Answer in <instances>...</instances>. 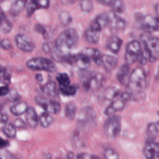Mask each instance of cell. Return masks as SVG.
<instances>
[{
    "label": "cell",
    "instance_id": "7bdbcfd3",
    "mask_svg": "<svg viewBox=\"0 0 159 159\" xmlns=\"http://www.w3.org/2000/svg\"><path fill=\"white\" fill-rule=\"evenodd\" d=\"M1 47L5 50H9L12 48V45L11 43V42L8 39H3L1 41L0 43Z\"/></svg>",
    "mask_w": 159,
    "mask_h": 159
},
{
    "label": "cell",
    "instance_id": "4fadbf2b",
    "mask_svg": "<svg viewBox=\"0 0 159 159\" xmlns=\"http://www.w3.org/2000/svg\"><path fill=\"white\" fill-rule=\"evenodd\" d=\"M74 64L81 71L86 70L90 66L91 60L84 53H78L74 55Z\"/></svg>",
    "mask_w": 159,
    "mask_h": 159
},
{
    "label": "cell",
    "instance_id": "484cf974",
    "mask_svg": "<svg viewBox=\"0 0 159 159\" xmlns=\"http://www.w3.org/2000/svg\"><path fill=\"white\" fill-rule=\"evenodd\" d=\"M54 121L53 117L47 112H43L39 117V122L42 127H48Z\"/></svg>",
    "mask_w": 159,
    "mask_h": 159
},
{
    "label": "cell",
    "instance_id": "603a6c76",
    "mask_svg": "<svg viewBox=\"0 0 159 159\" xmlns=\"http://www.w3.org/2000/svg\"><path fill=\"white\" fill-rule=\"evenodd\" d=\"M147 140L148 141H154L158 134V125L155 122H151L148 124L147 130H146Z\"/></svg>",
    "mask_w": 159,
    "mask_h": 159
},
{
    "label": "cell",
    "instance_id": "5bb4252c",
    "mask_svg": "<svg viewBox=\"0 0 159 159\" xmlns=\"http://www.w3.org/2000/svg\"><path fill=\"white\" fill-rule=\"evenodd\" d=\"M125 107L124 100L122 99H118L113 101L105 109L104 114L107 116H111L119 111L122 110Z\"/></svg>",
    "mask_w": 159,
    "mask_h": 159
},
{
    "label": "cell",
    "instance_id": "b9f144b4",
    "mask_svg": "<svg viewBox=\"0 0 159 159\" xmlns=\"http://www.w3.org/2000/svg\"><path fill=\"white\" fill-rule=\"evenodd\" d=\"M34 29H35V30L36 32H37L38 33L42 34L45 38H46L47 35V31H46V29H45V27L41 25V24H36L34 27Z\"/></svg>",
    "mask_w": 159,
    "mask_h": 159
},
{
    "label": "cell",
    "instance_id": "8992f818",
    "mask_svg": "<svg viewBox=\"0 0 159 159\" xmlns=\"http://www.w3.org/2000/svg\"><path fill=\"white\" fill-rule=\"evenodd\" d=\"M120 117L119 116L113 115L105 121L103 126L104 132L109 138H116L120 132Z\"/></svg>",
    "mask_w": 159,
    "mask_h": 159
},
{
    "label": "cell",
    "instance_id": "2e32d148",
    "mask_svg": "<svg viewBox=\"0 0 159 159\" xmlns=\"http://www.w3.org/2000/svg\"><path fill=\"white\" fill-rule=\"evenodd\" d=\"M50 1L48 0L41 1H31L27 5V14L29 17L31 16L33 13L40 8H48L49 7Z\"/></svg>",
    "mask_w": 159,
    "mask_h": 159
},
{
    "label": "cell",
    "instance_id": "d4e9b609",
    "mask_svg": "<svg viewBox=\"0 0 159 159\" xmlns=\"http://www.w3.org/2000/svg\"><path fill=\"white\" fill-rule=\"evenodd\" d=\"M86 40L90 43L95 44L98 43L100 38V32H94L88 28L84 32Z\"/></svg>",
    "mask_w": 159,
    "mask_h": 159
},
{
    "label": "cell",
    "instance_id": "816d5d0a",
    "mask_svg": "<svg viewBox=\"0 0 159 159\" xmlns=\"http://www.w3.org/2000/svg\"><path fill=\"white\" fill-rule=\"evenodd\" d=\"M6 70L4 69L2 66H0V78L7 79V78L6 76Z\"/></svg>",
    "mask_w": 159,
    "mask_h": 159
},
{
    "label": "cell",
    "instance_id": "e0dca14e",
    "mask_svg": "<svg viewBox=\"0 0 159 159\" xmlns=\"http://www.w3.org/2000/svg\"><path fill=\"white\" fill-rule=\"evenodd\" d=\"M25 119L27 124H28L32 129H35L39 123V117L37 112L33 107H28L25 112Z\"/></svg>",
    "mask_w": 159,
    "mask_h": 159
},
{
    "label": "cell",
    "instance_id": "3957f363",
    "mask_svg": "<svg viewBox=\"0 0 159 159\" xmlns=\"http://www.w3.org/2000/svg\"><path fill=\"white\" fill-rule=\"evenodd\" d=\"M80 79L83 89L87 92L95 91L99 88L103 81L101 75L94 73L88 70L81 71Z\"/></svg>",
    "mask_w": 159,
    "mask_h": 159
},
{
    "label": "cell",
    "instance_id": "c3c4849f",
    "mask_svg": "<svg viewBox=\"0 0 159 159\" xmlns=\"http://www.w3.org/2000/svg\"><path fill=\"white\" fill-rule=\"evenodd\" d=\"M98 2L103 5L111 7L114 1L113 0H100V1H98Z\"/></svg>",
    "mask_w": 159,
    "mask_h": 159
},
{
    "label": "cell",
    "instance_id": "74e56055",
    "mask_svg": "<svg viewBox=\"0 0 159 159\" xmlns=\"http://www.w3.org/2000/svg\"><path fill=\"white\" fill-rule=\"evenodd\" d=\"M106 159H119L118 153L111 148H107L104 152Z\"/></svg>",
    "mask_w": 159,
    "mask_h": 159
},
{
    "label": "cell",
    "instance_id": "60d3db41",
    "mask_svg": "<svg viewBox=\"0 0 159 159\" xmlns=\"http://www.w3.org/2000/svg\"><path fill=\"white\" fill-rule=\"evenodd\" d=\"M14 127L16 128H20V129H26L27 128V124L20 118L16 119L14 122Z\"/></svg>",
    "mask_w": 159,
    "mask_h": 159
},
{
    "label": "cell",
    "instance_id": "bcb514c9",
    "mask_svg": "<svg viewBox=\"0 0 159 159\" xmlns=\"http://www.w3.org/2000/svg\"><path fill=\"white\" fill-rule=\"evenodd\" d=\"M92 155H91L89 153H81L78 155L76 159H92L93 158Z\"/></svg>",
    "mask_w": 159,
    "mask_h": 159
},
{
    "label": "cell",
    "instance_id": "f1b7e54d",
    "mask_svg": "<svg viewBox=\"0 0 159 159\" xmlns=\"http://www.w3.org/2000/svg\"><path fill=\"white\" fill-rule=\"evenodd\" d=\"M76 107L73 102H68L65 108V115L69 120H73L76 114Z\"/></svg>",
    "mask_w": 159,
    "mask_h": 159
},
{
    "label": "cell",
    "instance_id": "9a60e30c",
    "mask_svg": "<svg viewBox=\"0 0 159 159\" xmlns=\"http://www.w3.org/2000/svg\"><path fill=\"white\" fill-rule=\"evenodd\" d=\"M122 44V40L116 35L110 36L106 43L107 48L112 53H117Z\"/></svg>",
    "mask_w": 159,
    "mask_h": 159
},
{
    "label": "cell",
    "instance_id": "cb8c5ba5",
    "mask_svg": "<svg viewBox=\"0 0 159 159\" xmlns=\"http://www.w3.org/2000/svg\"><path fill=\"white\" fill-rule=\"evenodd\" d=\"M27 4V1H16L12 2L10 12L14 16H17L20 14L25 8Z\"/></svg>",
    "mask_w": 159,
    "mask_h": 159
},
{
    "label": "cell",
    "instance_id": "f6af8a7d",
    "mask_svg": "<svg viewBox=\"0 0 159 159\" xmlns=\"http://www.w3.org/2000/svg\"><path fill=\"white\" fill-rule=\"evenodd\" d=\"M9 91V88L7 85H4V86H0V96L7 95Z\"/></svg>",
    "mask_w": 159,
    "mask_h": 159
},
{
    "label": "cell",
    "instance_id": "d6a6232c",
    "mask_svg": "<svg viewBox=\"0 0 159 159\" xmlns=\"http://www.w3.org/2000/svg\"><path fill=\"white\" fill-rule=\"evenodd\" d=\"M2 131L9 138H14L16 136V128L11 123H6L2 128Z\"/></svg>",
    "mask_w": 159,
    "mask_h": 159
},
{
    "label": "cell",
    "instance_id": "e575fe53",
    "mask_svg": "<svg viewBox=\"0 0 159 159\" xmlns=\"http://www.w3.org/2000/svg\"><path fill=\"white\" fill-rule=\"evenodd\" d=\"M119 94V90L116 87L110 86L108 87L104 92V98L107 100L113 99Z\"/></svg>",
    "mask_w": 159,
    "mask_h": 159
},
{
    "label": "cell",
    "instance_id": "4dcf8cb0",
    "mask_svg": "<svg viewBox=\"0 0 159 159\" xmlns=\"http://www.w3.org/2000/svg\"><path fill=\"white\" fill-rule=\"evenodd\" d=\"M94 20L101 29L106 27L108 25V15L107 13L102 12L98 14Z\"/></svg>",
    "mask_w": 159,
    "mask_h": 159
},
{
    "label": "cell",
    "instance_id": "f35d334b",
    "mask_svg": "<svg viewBox=\"0 0 159 159\" xmlns=\"http://www.w3.org/2000/svg\"><path fill=\"white\" fill-rule=\"evenodd\" d=\"M0 159H17L11 153L5 149L0 150Z\"/></svg>",
    "mask_w": 159,
    "mask_h": 159
},
{
    "label": "cell",
    "instance_id": "f546056e",
    "mask_svg": "<svg viewBox=\"0 0 159 159\" xmlns=\"http://www.w3.org/2000/svg\"><path fill=\"white\" fill-rule=\"evenodd\" d=\"M78 89V86L76 84H70L66 86L60 87V91L65 96H71L75 95Z\"/></svg>",
    "mask_w": 159,
    "mask_h": 159
},
{
    "label": "cell",
    "instance_id": "f5cc1de1",
    "mask_svg": "<svg viewBox=\"0 0 159 159\" xmlns=\"http://www.w3.org/2000/svg\"><path fill=\"white\" fill-rule=\"evenodd\" d=\"M35 78H36V80H37L39 82H40V83H41V82H42V81H43V76H42V75H40V74H36V75H35Z\"/></svg>",
    "mask_w": 159,
    "mask_h": 159
},
{
    "label": "cell",
    "instance_id": "6da1fadb",
    "mask_svg": "<svg viewBox=\"0 0 159 159\" xmlns=\"http://www.w3.org/2000/svg\"><path fill=\"white\" fill-rule=\"evenodd\" d=\"M78 34L74 28H68L60 34L57 38L54 49L61 56L69 54L78 41Z\"/></svg>",
    "mask_w": 159,
    "mask_h": 159
},
{
    "label": "cell",
    "instance_id": "7dc6e473",
    "mask_svg": "<svg viewBox=\"0 0 159 159\" xmlns=\"http://www.w3.org/2000/svg\"><path fill=\"white\" fill-rule=\"evenodd\" d=\"M9 145V142L0 137V150L3 149V148L6 147Z\"/></svg>",
    "mask_w": 159,
    "mask_h": 159
},
{
    "label": "cell",
    "instance_id": "7c38bea8",
    "mask_svg": "<svg viewBox=\"0 0 159 159\" xmlns=\"http://www.w3.org/2000/svg\"><path fill=\"white\" fill-rule=\"evenodd\" d=\"M159 152L158 143L155 141L147 140L143 147V154L146 159H158Z\"/></svg>",
    "mask_w": 159,
    "mask_h": 159
},
{
    "label": "cell",
    "instance_id": "1f68e13d",
    "mask_svg": "<svg viewBox=\"0 0 159 159\" xmlns=\"http://www.w3.org/2000/svg\"><path fill=\"white\" fill-rule=\"evenodd\" d=\"M56 80L60 87L66 86L70 84V80L69 76L66 73H58L56 76Z\"/></svg>",
    "mask_w": 159,
    "mask_h": 159
},
{
    "label": "cell",
    "instance_id": "ac0fdd59",
    "mask_svg": "<svg viewBox=\"0 0 159 159\" xmlns=\"http://www.w3.org/2000/svg\"><path fill=\"white\" fill-rule=\"evenodd\" d=\"M117 61V58L114 56L107 54H104L102 55L101 63L103 64L106 70L108 72L112 71L116 67Z\"/></svg>",
    "mask_w": 159,
    "mask_h": 159
},
{
    "label": "cell",
    "instance_id": "db71d44e",
    "mask_svg": "<svg viewBox=\"0 0 159 159\" xmlns=\"http://www.w3.org/2000/svg\"><path fill=\"white\" fill-rule=\"evenodd\" d=\"M61 2L64 4H66L67 2L68 4H73V3H75V1H61Z\"/></svg>",
    "mask_w": 159,
    "mask_h": 159
},
{
    "label": "cell",
    "instance_id": "8fae6325",
    "mask_svg": "<svg viewBox=\"0 0 159 159\" xmlns=\"http://www.w3.org/2000/svg\"><path fill=\"white\" fill-rule=\"evenodd\" d=\"M108 15V25L110 28L114 30H122L125 28V21L121 17L117 16L116 13L111 11Z\"/></svg>",
    "mask_w": 159,
    "mask_h": 159
},
{
    "label": "cell",
    "instance_id": "d6986e66",
    "mask_svg": "<svg viewBox=\"0 0 159 159\" xmlns=\"http://www.w3.org/2000/svg\"><path fill=\"white\" fill-rule=\"evenodd\" d=\"M83 53L86 54L91 60H93L98 65H100L101 64L102 55L98 49L94 48H86L84 49Z\"/></svg>",
    "mask_w": 159,
    "mask_h": 159
},
{
    "label": "cell",
    "instance_id": "4316f807",
    "mask_svg": "<svg viewBox=\"0 0 159 159\" xmlns=\"http://www.w3.org/2000/svg\"><path fill=\"white\" fill-rule=\"evenodd\" d=\"M93 109L90 107L84 108L82 109V111L80 112V114H79V117H78V122L80 124H84L85 122L89 120V119L93 117Z\"/></svg>",
    "mask_w": 159,
    "mask_h": 159
},
{
    "label": "cell",
    "instance_id": "8d00e7d4",
    "mask_svg": "<svg viewBox=\"0 0 159 159\" xmlns=\"http://www.w3.org/2000/svg\"><path fill=\"white\" fill-rule=\"evenodd\" d=\"M111 7L112 9V11L115 13H122L125 11V5L123 1L120 0L114 1Z\"/></svg>",
    "mask_w": 159,
    "mask_h": 159
},
{
    "label": "cell",
    "instance_id": "7402d4cb",
    "mask_svg": "<svg viewBox=\"0 0 159 159\" xmlns=\"http://www.w3.org/2000/svg\"><path fill=\"white\" fill-rule=\"evenodd\" d=\"M27 108L28 106L26 102H18L11 107L10 111L12 114L15 116H20L25 113Z\"/></svg>",
    "mask_w": 159,
    "mask_h": 159
},
{
    "label": "cell",
    "instance_id": "44dd1931",
    "mask_svg": "<svg viewBox=\"0 0 159 159\" xmlns=\"http://www.w3.org/2000/svg\"><path fill=\"white\" fill-rule=\"evenodd\" d=\"M129 71H130V67L129 65L126 63L120 66L116 74V78L118 81L122 84H126L127 83V78H128L129 76Z\"/></svg>",
    "mask_w": 159,
    "mask_h": 159
},
{
    "label": "cell",
    "instance_id": "52a82bcc",
    "mask_svg": "<svg viewBox=\"0 0 159 159\" xmlns=\"http://www.w3.org/2000/svg\"><path fill=\"white\" fill-rule=\"evenodd\" d=\"M136 20L139 27L145 30V32L150 33L158 30V19L155 16L138 14Z\"/></svg>",
    "mask_w": 159,
    "mask_h": 159
},
{
    "label": "cell",
    "instance_id": "681fc988",
    "mask_svg": "<svg viewBox=\"0 0 159 159\" xmlns=\"http://www.w3.org/2000/svg\"><path fill=\"white\" fill-rule=\"evenodd\" d=\"M42 48H43V52H46V53H49L52 51V48H51V47L50 45H49V43H43V46H42Z\"/></svg>",
    "mask_w": 159,
    "mask_h": 159
},
{
    "label": "cell",
    "instance_id": "836d02e7",
    "mask_svg": "<svg viewBox=\"0 0 159 159\" xmlns=\"http://www.w3.org/2000/svg\"><path fill=\"white\" fill-rule=\"evenodd\" d=\"M59 20L64 25H70L73 20L71 16L66 11H61L59 14Z\"/></svg>",
    "mask_w": 159,
    "mask_h": 159
},
{
    "label": "cell",
    "instance_id": "30bf717a",
    "mask_svg": "<svg viewBox=\"0 0 159 159\" xmlns=\"http://www.w3.org/2000/svg\"><path fill=\"white\" fill-rule=\"evenodd\" d=\"M15 42L17 47L25 52H30L35 48L34 43L27 35L22 34L16 35Z\"/></svg>",
    "mask_w": 159,
    "mask_h": 159
},
{
    "label": "cell",
    "instance_id": "ba28073f",
    "mask_svg": "<svg viewBox=\"0 0 159 159\" xmlns=\"http://www.w3.org/2000/svg\"><path fill=\"white\" fill-rule=\"evenodd\" d=\"M141 51V45L139 41L133 40L129 42L125 48L124 55L125 63L129 65L138 61Z\"/></svg>",
    "mask_w": 159,
    "mask_h": 159
},
{
    "label": "cell",
    "instance_id": "7a4b0ae2",
    "mask_svg": "<svg viewBox=\"0 0 159 159\" xmlns=\"http://www.w3.org/2000/svg\"><path fill=\"white\" fill-rule=\"evenodd\" d=\"M147 86V77L143 68L138 66L130 74L127 81L126 93L130 98L140 94Z\"/></svg>",
    "mask_w": 159,
    "mask_h": 159
},
{
    "label": "cell",
    "instance_id": "11a10c76",
    "mask_svg": "<svg viewBox=\"0 0 159 159\" xmlns=\"http://www.w3.org/2000/svg\"><path fill=\"white\" fill-rule=\"evenodd\" d=\"M4 16V13H3L2 9H1V6H0V19H1L2 16Z\"/></svg>",
    "mask_w": 159,
    "mask_h": 159
},
{
    "label": "cell",
    "instance_id": "ffe728a7",
    "mask_svg": "<svg viewBox=\"0 0 159 159\" xmlns=\"http://www.w3.org/2000/svg\"><path fill=\"white\" fill-rule=\"evenodd\" d=\"M41 91L50 98H54L57 94L56 83L53 80H49L43 86H40Z\"/></svg>",
    "mask_w": 159,
    "mask_h": 159
},
{
    "label": "cell",
    "instance_id": "ab89813d",
    "mask_svg": "<svg viewBox=\"0 0 159 159\" xmlns=\"http://www.w3.org/2000/svg\"><path fill=\"white\" fill-rule=\"evenodd\" d=\"M148 58H149L148 55L147 51L145 49H143V51H141V53H140V55L138 61H139V63L141 65H145L147 63Z\"/></svg>",
    "mask_w": 159,
    "mask_h": 159
},
{
    "label": "cell",
    "instance_id": "9c48e42d",
    "mask_svg": "<svg viewBox=\"0 0 159 159\" xmlns=\"http://www.w3.org/2000/svg\"><path fill=\"white\" fill-rule=\"evenodd\" d=\"M35 101L36 103L42 107L47 113L57 114L60 111V104L57 101L48 99L42 96H35Z\"/></svg>",
    "mask_w": 159,
    "mask_h": 159
},
{
    "label": "cell",
    "instance_id": "83f0119b",
    "mask_svg": "<svg viewBox=\"0 0 159 159\" xmlns=\"http://www.w3.org/2000/svg\"><path fill=\"white\" fill-rule=\"evenodd\" d=\"M12 25L10 20L5 16L0 19V31L4 34H8L11 32Z\"/></svg>",
    "mask_w": 159,
    "mask_h": 159
},
{
    "label": "cell",
    "instance_id": "ee69618b",
    "mask_svg": "<svg viewBox=\"0 0 159 159\" xmlns=\"http://www.w3.org/2000/svg\"><path fill=\"white\" fill-rule=\"evenodd\" d=\"M8 119L9 117L7 113L2 108H0V122L6 124Z\"/></svg>",
    "mask_w": 159,
    "mask_h": 159
},
{
    "label": "cell",
    "instance_id": "f907efd6",
    "mask_svg": "<svg viewBox=\"0 0 159 159\" xmlns=\"http://www.w3.org/2000/svg\"><path fill=\"white\" fill-rule=\"evenodd\" d=\"M10 96H11V98L12 99V101H14L18 100V99L20 98L19 94L16 91L12 92L10 94Z\"/></svg>",
    "mask_w": 159,
    "mask_h": 159
},
{
    "label": "cell",
    "instance_id": "5b68a950",
    "mask_svg": "<svg viewBox=\"0 0 159 159\" xmlns=\"http://www.w3.org/2000/svg\"><path fill=\"white\" fill-rule=\"evenodd\" d=\"M27 66L34 71H45L53 73L57 70L54 62L45 57H34L29 59L26 63Z\"/></svg>",
    "mask_w": 159,
    "mask_h": 159
},
{
    "label": "cell",
    "instance_id": "9f6ffc18",
    "mask_svg": "<svg viewBox=\"0 0 159 159\" xmlns=\"http://www.w3.org/2000/svg\"><path fill=\"white\" fill-rule=\"evenodd\" d=\"M92 159H101V158H99L98 157H96V156H93Z\"/></svg>",
    "mask_w": 159,
    "mask_h": 159
},
{
    "label": "cell",
    "instance_id": "277c9868",
    "mask_svg": "<svg viewBox=\"0 0 159 159\" xmlns=\"http://www.w3.org/2000/svg\"><path fill=\"white\" fill-rule=\"evenodd\" d=\"M143 43V48L148 55V60L153 62L157 60L159 54V40L157 37H153L150 33L144 32L140 37Z\"/></svg>",
    "mask_w": 159,
    "mask_h": 159
},
{
    "label": "cell",
    "instance_id": "d590c367",
    "mask_svg": "<svg viewBox=\"0 0 159 159\" xmlns=\"http://www.w3.org/2000/svg\"><path fill=\"white\" fill-rule=\"evenodd\" d=\"M80 8L84 12H91L94 7L93 2L89 0H83L80 2Z\"/></svg>",
    "mask_w": 159,
    "mask_h": 159
}]
</instances>
